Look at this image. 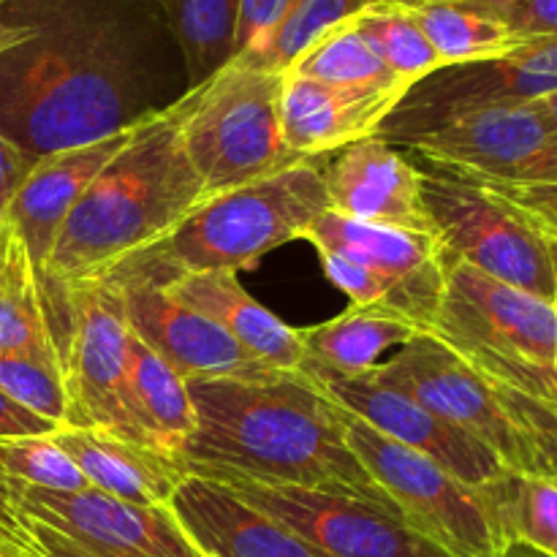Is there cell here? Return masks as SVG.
Returning <instances> with one entry per match:
<instances>
[{"mask_svg":"<svg viewBox=\"0 0 557 557\" xmlns=\"http://www.w3.org/2000/svg\"><path fill=\"white\" fill-rule=\"evenodd\" d=\"M30 38L0 54V134L30 161L158 112L147 38L109 0H47Z\"/></svg>","mask_w":557,"mask_h":557,"instance_id":"6da1fadb","label":"cell"},{"mask_svg":"<svg viewBox=\"0 0 557 557\" xmlns=\"http://www.w3.org/2000/svg\"><path fill=\"white\" fill-rule=\"evenodd\" d=\"M188 392L196 433L180 460L190 476L354 495L403 517L346 444L337 403L299 370L188 379Z\"/></svg>","mask_w":557,"mask_h":557,"instance_id":"7a4b0ae2","label":"cell"},{"mask_svg":"<svg viewBox=\"0 0 557 557\" xmlns=\"http://www.w3.org/2000/svg\"><path fill=\"white\" fill-rule=\"evenodd\" d=\"M180 120L183 103L174 98L134 125L123 150L65 218L41 286H76L107 275L166 237L210 196L185 152Z\"/></svg>","mask_w":557,"mask_h":557,"instance_id":"3957f363","label":"cell"},{"mask_svg":"<svg viewBox=\"0 0 557 557\" xmlns=\"http://www.w3.org/2000/svg\"><path fill=\"white\" fill-rule=\"evenodd\" d=\"M326 210L324 172L313 161H302L286 172L207 196L166 237L101 277L166 286L180 275L248 270L270 250L305 239L310 223Z\"/></svg>","mask_w":557,"mask_h":557,"instance_id":"277c9868","label":"cell"},{"mask_svg":"<svg viewBox=\"0 0 557 557\" xmlns=\"http://www.w3.org/2000/svg\"><path fill=\"white\" fill-rule=\"evenodd\" d=\"M281 98L283 74L243 60L180 96V134L207 194H226L302 163L283 139Z\"/></svg>","mask_w":557,"mask_h":557,"instance_id":"5b68a950","label":"cell"},{"mask_svg":"<svg viewBox=\"0 0 557 557\" xmlns=\"http://www.w3.org/2000/svg\"><path fill=\"white\" fill-rule=\"evenodd\" d=\"M44 297L65 386L63 428L101 430L152 446L131 408L125 379L128 324L117 288L107 281H87L44 286Z\"/></svg>","mask_w":557,"mask_h":557,"instance_id":"8992f818","label":"cell"},{"mask_svg":"<svg viewBox=\"0 0 557 557\" xmlns=\"http://www.w3.org/2000/svg\"><path fill=\"white\" fill-rule=\"evenodd\" d=\"M337 408L346 444L419 536L451 557H500L506 542L479 490Z\"/></svg>","mask_w":557,"mask_h":557,"instance_id":"52a82bcc","label":"cell"},{"mask_svg":"<svg viewBox=\"0 0 557 557\" xmlns=\"http://www.w3.org/2000/svg\"><path fill=\"white\" fill-rule=\"evenodd\" d=\"M9 482L36 557H201L169 506H136L92 487L54 493Z\"/></svg>","mask_w":557,"mask_h":557,"instance_id":"ba28073f","label":"cell"},{"mask_svg":"<svg viewBox=\"0 0 557 557\" xmlns=\"http://www.w3.org/2000/svg\"><path fill=\"white\" fill-rule=\"evenodd\" d=\"M422 199L446 259L555 302L547 243L482 185L441 169H422Z\"/></svg>","mask_w":557,"mask_h":557,"instance_id":"9c48e42d","label":"cell"},{"mask_svg":"<svg viewBox=\"0 0 557 557\" xmlns=\"http://www.w3.org/2000/svg\"><path fill=\"white\" fill-rule=\"evenodd\" d=\"M370 373L487 446L509 471L544 476L531 435L511 417L493 384L433 332L417 335Z\"/></svg>","mask_w":557,"mask_h":557,"instance_id":"30bf717a","label":"cell"},{"mask_svg":"<svg viewBox=\"0 0 557 557\" xmlns=\"http://www.w3.org/2000/svg\"><path fill=\"white\" fill-rule=\"evenodd\" d=\"M430 169L506 185L557 183V128L536 109L490 107L457 114L406 141Z\"/></svg>","mask_w":557,"mask_h":557,"instance_id":"8fae6325","label":"cell"},{"mask_svg":"<svg viewBox=\"0 0 557 557\" xmlns=\"http://www.w3.org/2000/svg\"><path fill=\"white\" fill-rule=\"evenodd\" d=\"M212 482L232 490L326 557H451L430 539L419 536L403 517L354 495L237 476Z\"/></svg>","mask_w":557,"mask_h":557,"instance_id":"7c38bea8","label":"cell"},{"mask_svg":"<svg viewBox=\"0 0 557 557\" xmlns=\"http://www.w3.org/2000/svg\"><path fill=\"white\" fill-rule=\"evenodd\" d=\"M557 92V41H531L482 63L446 65L408 87L379 136L406 145L457 114L520 107Z\"/></svg>","mask_w":557,"mask_h":557,"instance_id":"4fadbf2b","label":"cell"},{"mask_svg":"<svg viewBox=\"0 0 557 557\" xmlns=\"http://www.w3.org/2000/svg\"><path fill=\"white\" fill-rule=\"evenodd\" d=\"M444 297L433 335L455 351H490L557 364L555 302L446 259Z\"/></svg>","mask_w":557,"mask_h":557,"instance_id":"5bb4252c","label":"cell"},{"mask_svg":"<svg viewBox=\"0 0 557 557\" xmlns=\"http://www.w3.org/2000/svg\"><path fill=\"white\" fill-rule=\"evenodd\" d=\"M299 373L313 381L332 403L351 411L354 417L368 422L386 438L413 451H422L424 457L438 462L444 471H449L468 487L479 490L509 471L487 446L479 444L455 424L435 417L413 397L381 384L370 370L357 375L321 373V370H299Z\"/></svg>","mask_w":557,"mask_h":557,"instance_id":"9a60e30c","label":"cell"},{"mask_svg":"<svg viewBox=\"0 0 557 557\" xmlns=\"http://www.w3.org/2000/svg\"><path fill=\"white\" fill-rule=\"evenodd\" d=\"M107 281V277H98ZM123 299L128 330L145 341L158 357L166 359L185 381L223 379V375L264 373L261 362L234 343L221 326L199 310L177 302L158 283L107 281Z\"/></svg>","mask_w":557,"mask_h":557,"instance_id":"2e32d148","label":"cell"},{"mask_svg":"<svg viewBox=\"0 0 557 557\" xmlns=\"http://www.w3.org/2000/svg\"><path fill=\"white\" fill-rule=\"evenodd\" d=\"M330 210L370 226L433 234L422 199V169L375 136L351 141L324 172Z\"/></svg>","mask_w":557,"mask_h":557,"instance_id":"e0dca14e","label":"cell"},{"mask_svg":"<svg viewBox=\"0 0 557 557\" xmlns=\"http://www.w3.org/2000/svg\"><path fill=\"white\" fill-rule=\"evenodd\" d=\"M131 131L134 125L101 141L69 147V150H58L33 161L30 172L11 196L5 223L25 243L38 277H44L47 272L54 239H58L65 218L71 215L82 194L90 188L98 172L123 150L125 141L131 139Z\"/></svg>","mask_w":557,"mask_h":557,"instance_id":"ac0fdd59","label":"cell"},{"mask_svg":"<svg viewBox=\"0 0 557 557\" xmlns=\"http://www.w3.org/2000/svg\"><path fill=\"white\" fill-rule=\"evenodd\" d=\"M169 509L201 557H326L212 479L188 473Z\"/></svg>","mask_w":557,"mask_h":557,"instance_id":"d6986e66","label":"cell"},{"mask_svg":"<svg viewBox=\"0 0 557 557\" xmlns=\"http://www.w3.org/2000/svg\"><path fill=\"white\" fill-rule=\"evenodd\" d=\"M403 96L400 90H354L283 74V139L299 161H313L379 134Z\"/></svg>","mask_w":557,"mask_h":557,"instance_id":"ffe728a7","label":"cell"},{"mask_svg":"<svg viewBox=\"0 0 557 557\" xmlns=\"http://www.w3.org/2000/svg\"><path fill=\"white\" fill-rule=\"evenodd\" d=\"M163 288L177 302L215 321L245 354H250L264 368L283 370V373H297L302 368L305 354L299 332L270 313L259 299L250 297L237 281V272L218 270L180 275Z\"/></svg>","mask_w":557,"mask_h":557,"instance_id":"44dd1931","label":"cell"},{"mask_svg":"<svg viewBox=\"0 0 557 557\" xmlns=\"http://www.w3.org/2000/svg\"><path fill=\"white\" fill-rule=\"evenodd\" d=\"M52 441L71 457L92 490L136 506H169L188 476L183 462L174 457L101 430L58 428Z\"/></svg>","mask_w":557,"mask_h":557,"instance_id":"7402d4cb","label":"cell"},{"mask_svg":"<svg viewBox=\"0 0 557 557\" xmlns=\"http://www.w3.org/2000/svg\"><path fill=\"white\" fill-rule=\"evenodd\" d=\"M305 239L319 253H335L343 259L381 272L386 277L444 297L446 261L435 234L403 232V228L370 226L326 210L305 232Z\"/></svg>","mask_w":557,"mask_h":557,"instance_id":"603a6c76","label":"cell"},{"mask_svg":"<svg viewBox=\"0 0 557 557\" xmlns=\"http://www.w3.org/2000/svg\"><path fill=\"white\" fill-rule=\"evenodd\" d=\"M302 343V368L321 373L357 375L373 370L381 354L403 348L422 335L417 324L379 308H348L319 326L297 330Z\"/></svg>","mask_w":557,"mask_h":557,"instance_id":"cb8c5ba5","label":"cell"},{"mask_svg":"<svg viewBox=\"0 0 557 557\" xmlns=\"http://www.w3.org/2000/svg\"><path fill=\"white\" fill-rule=\"evenodd\" d=\"M125 379H128L134 419L145 438L158 451L180 460L185 444L196 433V411L188 381L131 330Z\"/></svg>","mask_w":557,"mask_h":557,"instance_id":"d4e9b609","label":"cell"},{"mask_svg":"<svg viewBox=\"0 0 557 557\" xmlns=\"http://www.w3.org/2000/svg\"><path fill=\"white\" fill-rule=\"evenodd\" d=\"M0 354L58 357L41 277L9 223L0 232Z\"/></svg>","mask_w":557,"mask_h":557,"instance_id":"484cf974","label":"cell"},{"mask_svg":"<svg viewBox=\"0 0 557 557\" xmlns=\"http://www.w3.org/2000/svg\"><path fill=\"white\" fill-rule=\"evenodd\" d=\"M243 0H156L185 63V90L234 60Z\"/></svg>","mask_w":557,"mask_h":557,"instance_id":"4316f807","label":"cell"},{"mask_svg":"<svg viewBox=\"0 0 557 557\" xmlns=\"http://www.w3.org/2000/svg\"><path fill=\"white\" fill-rule=\"evenodd\" d=\"M408 9L438 52L444 69L482 63L522 47L520 38L490 9L460 3H411Z\"/></svg>","mask_w":557,"mask_h":557,"instance_id":"83f0119b","label":"cell"},{"mask_svg":"<svg viewBox=\"0 0 557 557\" xmlns=\"http://www.w3.org/2000/svg\"><path fill=\"white\" fill-rule=\"evenodd\" d=\"M504 542H525L557 557V479L506 471L479 487Z\"/></svg>","mask_w":557,"mask_h":557,"instance_id":"f1b7e54d","label":"cell"},{"mask_svg":"<svg viewBox=\"0 0 557 557\" xmlns=\"http://www.w3.org/2000/svg\"><path fill=\"white\" fill-rule=\"evenodd\" d=\"M354 20V16H351ZM348 20L332 27L330 33L310 44L286 74L308 76V79L324 82L335 87H354V90H400L408 92V85L397 79L389 65L381 60L373 44L357 30Z\"/></svg>","mask_w":557,"mask_h":557,"instance_id":"f546056e","label":"cell"},{"mask_svg":"<svg viewBox=\"0 0 557 557\" xmlns=\"http://www.w3.org/2000/svg\"><path fill=\"white\" fill-rule=\"evenodd\" d=\"M351 22L373 44V49L389 65L392 74L406 82L408 87L444 69L438 52L428 41L406 3L379 0V3L359 11Z\"/></svg>","mask_w":557,"mask_h":557,"instance_id":"4dcf8cb0","label":"cell"},{"mask_svg":"<svg viewBox=\"0 0 557 557\" xmlns=\"http://www.w3.org/2000/svg\"><path fill=\"white\" fill-rule=\"evenodd\" d=\"M493 384L517 422H544L557 430V364L528 362L490 351H457Z\"/></svg>","mask_w":557,"mask_h":557,"instance_id":"1f68e13d","label":"cell"},{"mask_svg":"<svg viewBox=\"0 0 557 557\" xmlns=\"http://www.w3.org/2000/svg\"><path fill=\"white\" fill-rule=\"evenodd\" d=\"M373 3H379V0H297L286 14V20L277 25V30L272 33L270 41L259 52L234 60H243V63L256 65V69L275 71V74H286L288 65L310 44H315L332 27L343 25V22H348Z\"/></svg>","mask_w":557,"mask_h":557,"instance_id":"d6a6232c","label":"cell"},{"mask_svg":"<svg viewBox=\"0 0 557 557\" xmlns=\"http://www.w3.org/2000/svg\"><path fill=\"white\" fill-rule=\"evenodd\" d=\"M0 471L14 482L54 493H79L90 487L71 457L54 444L52 435L0 438Z\"/></svg>","mask_w":557,"mask_h":557,"instance_id":"836d02e7","label":"cell"},{"mask_svg":"<svg viewBox=\"0 0 557 557\" xmlns=\"http://www.w3.org/2000/svg\"><path fill=\"white\" fill-rule=\"evenodd\" d=\"M0 392L27 411L63 428L65 386L58 357L0 354Z\"/></svg>","mask_w":557,"mask_h":557,"instance_id":"e575fe53","label":"cell"},{"mask_svg":"<svg viewBox=\"0 0 557 557\" xmlns=\"http://www.w3.org/2000/svg\"><path fill=\"white\" fill-rule=\"evenodd\" d=\"M466 180V177H462ZM511 207L533 232L547 243H557V183L553 185H506L471 180Z\"/></svg>","mask_w":557,"mask_h":557,"instance_id":"d590c367","label":"cell"},{"mask_svg":"<svg viewBox=\"0 0 557 557\" xmlns=\"http://www.w3.org/2000/svg\"><path fill=\"white\" fill-rule=\"evenodd\" d=\"M297 0H243L239 3V25H237V49L234 58L253 54L270 41L272 33L277 30L292 5Z\"/></svg>","mask_w":557,"mask_h":557,"instance_id":"8d00e7d4","label":"cell"},{"mask_svg":"<svg viewBox=\"0 0 557 557\" xmlns=\"http://www.w3.org/2000/svg\"><path fill=\"white\" fill-rule=\"evenodd\" d=\"M493 14L520 38L531 41H557V0H515Z\"/></svg>","mask_w":557,"mask_h":557,"instance_id":"74e56055","label":"cell"},{"mask_svg":"<svg viewBox=\"0 0 557 557\" xmlns=\"http://www.w3.org/2000/svg\"><path fill=\"white\" fill-rule=\"evenodd\" d=\"M0 557H36L30 536L16 515L11 482L3 471H0Z\"/></svg>","mask_w":557,"mask_h":557,"instance_id":"f35d334b","label":"cell"},{"mask_svg":"<svg viewBox=\"0 0 557 557\" xmlns=\"http://www.w3.org/2000/svg\"><path fill=\"white\" fill-rule=\"evenodd\" d=\"M30 158L14 141L0 134V232L5 226V210H9L11 196L16 194V188L25 180V174L30 172Z\"/></svg>","mask_w":557,"mask_h":557,"instance_id":"ab89813d","label":"cell"},{"mask_svg":"<svg viewBox=\"0 0 557 557\" xmlns=\"http://www.w3.org/2000/svg\"><path fill=\"white\" fill-rule=\"evenodd\" d=\"M60 424L27 411L20 403L0 392V438H22V435H52Z\"/></svg>","mask_w":557,"mask_h":557,"instance_id":"60d3db41","label":"cell"},{"mask_svg":"<svg viewBox=\"0 0 557 557\" xmlns=\"http://www.w3.org/2000/svg\"><path fill=\"white\" fill-rule=\"evenodd\" d=\"M9 3L11 0H0V54L9 52V49H14L16 44H22L30 38V25H25V22H16V20H5L3 16V9Z\"/></svg>","mask_w":557,"mask_h":557,"instance_id":"b9f144b4","label":"cell"},{"mask_svg":"<svg viewBox=\"0 0 557 557\" xmlns=\"http://www.w3.org/2000/svg\"><path fill=\"white\" fill-rule=\"evenodd\" d=\"M397 3H460V5H476V9H504V5L515 3V0H397Z\"/></svg>","mask_w":557,"mask_h":557,"instance_id":"7bdbcfd3","label":"cell"},{"mask_svg":"<svg viewBox=\"0 0 557 557\" xmlns=\"http://www.w3.org/2000/svg\"><path fill=\"white\" fill-rule=\"evenodd\" d=\"M500 557H553V555L542 553V549L531 547V544L525 542H509L504 547V553H500Z\"/></svg>","mask_w":557,"mask_h":557,"instance_id":"ee69618b","label":"cell"},{"mask_svg":"<svg viewBox=\"0 0 557 557\" xmlns=\"http://www.w3.org/2000/svg\"><path fill=\"white\" fill-rule=\"evenodd\" d=\"M533 103H536L539 112H542L544 117H547L549 123H553L557 128V92H549V96L539 98V101H533Z\"/></svg>","mask_w":557,"mask_h":557,"instance_id":"f6af8a7d","label":"cell"},{"mask_svg":"<svg viewBox=\"0 0 557 557\" xmlns=\"http://www.w3.org/2000/svg\"><path fill=\"white\" fill-rule=\"evenodd\" d=\"M547 243V239H544ZM549 264H553V281H555V308H557V243H547Z\"/></svg>","mask_w":557,"mask_h":557,"instance_id":"bcb514c9","label":"cell"}]
</instances>
